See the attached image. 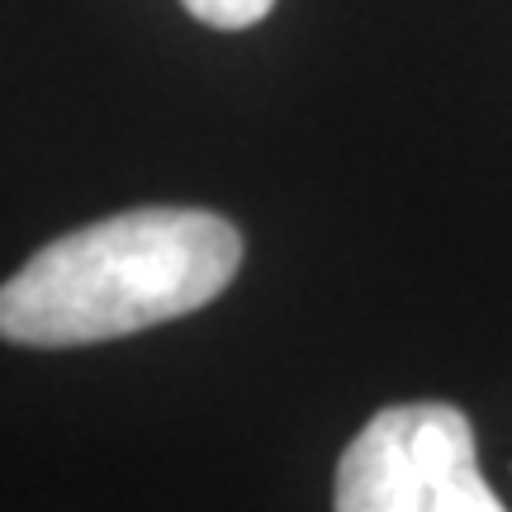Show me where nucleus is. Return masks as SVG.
I'll return each instance as SVG.
<instances>
[{
  "label": "nucleus",
  "mask_w": 512,
  "mask_h": 512,
  "mask_svg": "<svg viewBox=\"0 0 512 512\" xmlns=\"http://www.w3.org/2000/svg\"><path fill=\"white\" fill-rule=\"evenodd\" d=\"M242 266V233L209 209H128L48 242L0 285V337L91 347L214 304Z\"/></svg>",
  "instance_id": "f257e3e1"
},
{
  "label": "nucleus",
  "mask_w": 512,
  "mask_h": 512,
  "mask_svg": "<svg viewBox=\"0 0 512 512\" xmlns=\"http://www.w3.org/2000/svg\"><path fill=\"white\" fill-rule=\"evenodd\" d=\"M337 512H508L475 456V427L451 403L384 408L337 460Z\"/></svg>",
  "instance_id": "f03ea898"
},
{
  "label": "nucleus",
  "mask_w": 512,
  "mask_h": 512,
  "mask_svg": "<svg viewBox=\"0 0 512 512\" xmlns=\"http://www.w3.org/2000/svg\"><path fill=\"white\" fill-rule=\"evenodd\" d=\"M181 5L209 29H252L271 15L275 0H181Z\"/></svg>",
  "instance_id": "7ed1b4c3"
}]
</instances>
